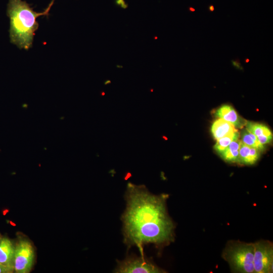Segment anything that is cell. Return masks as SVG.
Wrapping results in <instances>:
<instances>
[{"label": "cell", "mask_w": 273, "mask_h": 273, "mask_svg": "<svg viewBox=\"0 0 273 273\" xmlns=\"http://www.w3.org/2000/svg\"><path fill=\"white\" fill-rule=\"evenodd\" d=\"M239 132L237 131L217 140L214 146V149L219 154L221 153L232 142L239 139Z\"/></svg>", "instance_id": "13"}, {"label": "cell", "mask_w": 273, "mask_h": 273, "mask_svg": "<svg viewBox=\"0 0 273 273\" xmlns=\"http://www.w3.org/2000/svg\"><path fill=\"white\" fill-rule=\"evenodd\" d=\"M34 252L31 243L26 240H20L15 248L14 268L16 272L28 273L33 264Z\"/></svg>", "instance_id": "6"}, {"label": "cell", "mask_w": 273, "mask_h": 273, "mask_svg": "<svg viewBox=\"0 0 273 273\" xmlns=\"http://www.w3.org/2000/svg\"><path fill=\"white\" fill-rule=\"evenodd\" d=\"M246 129L254 134L262 145L268 144L272 140V134L266 125L257 123L247 122Z\"/></svg>", "instance_id": "9"}, {"label": "cell", "mask_w": 273, "mask_h": 273, "mask_svg": "<svg viewBox=\"0 0 273 273\" xmlns=\"http://www.w3.org/2000/svg\"><path fill=\"white\" fill-rule=\"evenodd\" d=\"M237 131L233 124L221 118L214 121L211 127L213 136L216 140Z\"/></svg>", "instance_id": "10"}, {"label": "cell", "mask_w": 273, "mask_h": 273, "mask_svg": "<svg viewBox=\"0 0 273 273\" xmlns=\"http://www.w3.org/2000/svg\"><path fill=\"white\" fill-rule=\"evenodd\" d=\"M232 63L233 66L237 69H242V67L241 66V63L239 59L232 60Z\"/></svg>", "instance_id": "16"}, {"label": "cell", "mask_w": 273, "mask_h": 273, "mask_svg": "<svg viewBox=\"0 0 273 273\" xmlns=\"http://www.w3.org/2000/svg\"><path fill=\"white\" fill-rule=\"evenodd\" d=\"M111 83V81L110 80H107L105 81L104 84L107 85L108 84H110Z\"/></svg>", "instance_id": "18"}, {"label": "cell", "mask_w": 273, "mask_h": 273, "mask_svg": "<svg viewBox=\"0 0 273 273\" xmlns=\"http://www.w3.org/2000/svg\"><path fill=\"white\" fill-rule=\"evenodd\" d=\"M13 271H14V269L8 267L0 264V273L12 272Z\"/></svg>", "instance_id": "15"}, {"label": "cell", "mask_w": 273, "mask_h": 273, "mask_svg": "<svg viewBox=\"0 0 273 273\" xmlns=\"http://www.w3.org/2000/svg\"><path fill=\"white\" fill-rule=\"evenodd\" d=\"M116 273H162L165 271L158 266L151 259L143 254L141 256L127 255L122 260H117L114 270Z\"/></svg>", "instance_id": "4"}, {"label": "cell", "mask_w": 273, "mask_h": 273, "mask_svg": "<svg viewBox=\"0 0 273 273\" xmlns=\"http://www.w3.org/2000/svg\"><path fill=\"white\" fill-rule=\"evenodd\" d=\"M222 256L233 271L254 272L253 243L231 241L228 243Z\"/></svg>", "instance_id": "3"}, {"label": "cell", "mask_w": 273, "mask_h": 273, "mask_svg": "<svg viewBox=\"0 0 273 273\" xmlns=\"http://www.w3.org/2000/svg\"><path fill=\"white\" fill-rule=\"evenodd\" d=\"M189 10L191 12H194L195 11V9L192 8V7H190L189 8Z\"/></svg>", "instance_id": "19"}, {"label": "cell", "mask_w": 273, "mask_h": 273, "mask_svg": "<svg viewBox=\"0 0 273 273\" xmlns=\"http://www.w3.org/2000/svg\"><path fill=\"white\" fill-rule=\"evenodd\" d=\"M54 1L52 0L43 12L38 13L25 1L9 0L7 14L10 19L11 42L21 49L31 48L35 32L39 26L36 18L48 15Z\"/></svg>", "instance_id": "2"}, {"label": "cell", "mask_w": 273, "mask_h": 273, "mask_svg": "<svg viewBox=\"0 0 273 273\" xmlns=\"http://www.w3.org/2000/svg\"><path fill=\"white\" fill-rule=\"evenodd\" d=\"M259 150L248 146L241 142L239 149V162L246 165L254 164L259 156Z\"/></svg>", "instance_id": "11"}, {"label": "cell", "mask_w": 273, "mask_h": 273, "mask_svg": "<svg viewBox=\"0 0 273 273\" xmlns=\"http://www.w3.org/2000/svg\"><path fill=\"white\" fill-rule=\"evenodd\" d=\"M1 237L0 236V239H1Z\"/></svg>", "instance_id": "21"}, {"label": "cell", "mask_w": 273, "mask_h": 273, "mask_svg": "<svg viewBox=\"0 0 273 273\" xmlns=\"http://www.w3.org/2000/svg\"><path fill=\"white\" fill-rule=\"evenodd\" d=\"M105 95V93L104 92H102V96H104Z\"/></svg>", "instance_id": "20"}, {"label": "cell", "mask_w": 273, "mask_h": 273, "mask_svg": "<svg viewBox=\"0 0 273 273\" xmlns=\"http://www.w3.org/2000/svg\"><path fill=\"white\" fill-rule=\"evenodd\" d=\"M216 116L222 119L235 127L242 128L246 125L247 121L241 118L235 110L231 106L224 105L218 108L215 113Z\"/></svg>", "instance_id": "8"}, {"label": "cell", "mask_w": 273, "mask_h": 273, "mask_svg": "<svg viewBox=\"0 0 273 273\" xmlns=\"http://www.w3.org/2000/svg\"><path fill=\"white\" fill-rule=\"evenodd\" d=\"M208 9L210 12H213L214 10V7L212 5H211L209 6Z\"/></svg>", "instance_id": "17"}, {"label": "cell", "mask_w": 273, "mask_h": 273, "mask_svg": "<svg viewBox=\"0 0 273 273\" xmlns=\"http://www.w3.org/2000/svg\"><path fill=\"white\" fill-rule=\"evenodd\" d=\"M254 246V272H272L273 245L268 241H259L253 243Z\"/></svg>", "instance_id": "5"}, {"label": "cell", "mask_w": 273, "mask_h": 273, "mask_svg": "<svg viewBox=\"0 0 273 273\" xmlns=\"http://www.w3.org/2000/svg\"><path fill=\"white\" fill-rule=\"evenodd\" d=\"M241 142L248 146L255 148L259 150L263 149V145L259 143L256 136L246 129L242 132Z\"/></svg>", "instance_id": "14"}, {"label": "cell", "mask_w": 273, "mask_h": 273, "mask_svg": "<svg viewBox=\"0 0 273 273\" xmlns=\"http://www.w3.org/2000/svg\"><path fill=\"white\" fill-rule=\"evenodd\" d=\"M15 248L10 239L7 238H1L0 264L14 270Z\"/></svg>", "instance_id": "7"}, {"label": "cell", "mask_w": 273, "mask_h": 273, "mask_svg": "<svg viewBox=\"0 0 273 273\" xmlns=\"http://www.w3.org/2000/svg\"><path fill=\"white\" fill-rule=\"evenodd\" d=\"M241 141L239 139L233 141L221 153L222 158L230 162H239V149Z\"/></svg>", "instance_id": "12"}, {"label": "cell", "mask_w": 273, "mask_h": 273, "mask_svg": "<svg viewBox=\"0 0 273 273\" xmlns=\"http://www.w3.org/2000/svg\"><path fill=\"white\" fill-rule=\"evenodd\" d=\"M122 214L123 242L128 247L153 244L157 248L174 239V225L166 209L167 196L151 193L145 185L127 184Z\"/></svg>", "instance_id": "1"}]
</instances>
